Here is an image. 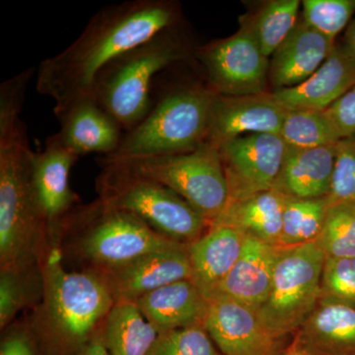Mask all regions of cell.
I'll return each instance as SVG.
<instances>
[{
  "label": "cell",
  "instance_id": "cell-1",
  "mask_svg": "<svg viewBox=\"0 0 355 355\" xmlns=\"http://www.w3.org/2000/svg\"><path fill=\"white\" fill-rule=\"evenodd\" d=\"M179 20V8L169 0H128L104 6L73 43L40 64L37 90L53 100V112L60 116L76 102L94 98L100 74L114 60Z\"/></svg>",
  "mask_w": 355,
  "mask_h": 355
},
{
  "label": "cell",
  "instance_id": "cell-2",
  "mask_svg": "<svg viewBox=\"0 0 355 355\" xmlns=\"http://www.w3.org/2000/svg\"><path fill=\"white\" fill-rule=\"evenodd\" d=\"M27 128L18 114H0V263L26 268L46 229L31 184Z\"/></svg>",
  "mask_w": 355,
  "mask_h": 355
},
{
  "label": "cell",
  "instance_id": "cell-3",
  "mask_svg": "<svg viewBox=\"0 0 355 355\" xmlns=\"http://www.w3.org/2000/svg\"><path fill=\"white\" fill-rule=\"evenodd\" d=\"M214 93L200 84L170 89L153 100L148 114L125 132L108 161L190 153L207 141Z\"/></svg>",
  "mask_w": 355,
  "mask_h": 355
},
{
  "label": "cell",
  "instance_id": "cell-4",
  "mask_svg": "<svg viewBox=\"0 0 355 355\" xmlns=\"http://www.w3.org/2000/svg\"><path fill=\"white\" fill-rule=\"evenodd\" d=\"M176 28H168L128 51L110 64L96 83L95 99L125 132L148 114L157 77L190 55Z\"/></svg>",
  "mask_w": 355,
  "mask_h": 355
},
{
  "label": "cell",
  "instance_id": "cell-5",
  "mask_svg": "<svg viewBox=\"0 0 355 355\" xmlns=\"http://www.w3.org/2000/svg\"><path fill=\"white\" fill-rule=\"evenodd\" d=\"M42 323L51 336L67 345L87 342L116 303L101 275L67 272L53 253L42 270Z\"/></svg>",
  "mask_w": 355,
  "mask_h": 355
},
{
  "label": "cell",
  "instance_id": "cell-6",
  "mask_svg": "<svg viewBox=\"0 0 355 355\" xmlns=\"http://www.w3.org/2000/svg\"><path fill=\"white\" fill-rule=\"evenodd\" d=\"M99 191L103 202L132 214L159 234L190 244L205 232L210 222L171 189L102 164Z\"/></svg>",
  "mask_w": 355,
  "mask_h": 355
},
{
  "label": "cell",
  "instance_id": "cell-7",
  "mask_svg": "<svg viewBox=\"0 0 355 355\" xmlns=\"http://www.w3.org/2000/svg\"><path fill=\"white\" fill-rule=\"evenodd\" d=\"M108 164L171 189L211 223L230 202L227 179L216 147L203 144L190 153L108 161Z\"/></svg>",
  "mask_w": 355,
  "mask_h": 355
},
{
  "label": "cell",
  "instance_id": "cell-8",
  "mask_svg": "<svg viewBox=\"0 0 355 355\" xmlns=\"http://www.w3.org/2000/svg\"><path fill=\"white\" fill-rule=\"evenodd\" d=\"M324 259L315 241L280 248L270 293L257 310L273 335L286 338L296 333L312 314L321 298Z\"/></svg>",
  "mask_w": 355,
  "mask_h": 355
},
{
  "label": "cell",
  "instance_id": "cell-9",
  "mask_svg": "<svg viewBox=\"0 0 355 355\" xmlns=\"http://www.w3.org/2000/svg\"><path fill=\"white\" fill-rule=\"evenodd\" d=\"M67 221L80 226L81 252L103 270L181 243L159 234L137 217L110 207L102 200L74 210Z\"/></svg>",
  "mask_w": 355,
  "mask_h": 355
},
{
  "label": "cell",
  "instance_id": "cell-10",
  "mask_svg": "<svg viewBox=\"0 0 355 355\" xmlns=\"http://www.w3.org/2000/svg\"><path fill=\"white\" fill-rule=\"evenodd\" d=\"M207 86L223 96H244L268 92L270 58L261 51L249 28L240 29L228 38L217 40L196 51Z\"/></svg>",
  "mask_w": 355,
  "mask_h": 355
},
{
  "label": "cell",
  "instance_id": "cell-11",
  "mask_svg": "<svg viewBox=\"0 0 355 355\" xmlns=\"http://www.w3.org/2000/svg\"><path fill=\"white\" fill-rule=\"evenodd\" d=\"M231 200L272 190L282 169L286 144L279 135H248L217 147Z\"/></svg>",
  "mask_w": 355,
  "mask_h": 355
},
{
  "label": "cell",
  "instance_id": "cell-12",
  "mask_svg": "<svg viewBox=\"0 0 355 355\" xmlns=\"http://www.w3.org/2000/svg\"><path fill=\"white\" fill-rule=\"evenodd\" d=\"M202 326L223 355H286L284 338L273 335L256 311L224 297L210 299Z\"/></svg>",
  "mask_w": 355,
  "mask_h": 355
},
{
  "label": "cell",
  "instance_id": "cell-13",
  "mask_svg": "<svg viewBox=\"0 0 355 355\" xmlns=\"http://www.w3.org/2000/svg\"><path fill=\"white\" fill-rule=\"evenodd\" d=\"M286 112L272 92L244 96L214 93L205 144L217 148L224 142L244 135H279Z\"/></svg>",
  "mask_w": 355,
  "mask_h": 355
},
{
  "label": "cell",
  "instance_id": "cell-14",
  "mask_svg": "<svg viewBox=\"0 0 355 355\" xmlns=\"http://www.w3.org/2000/svg\"><path fill=\"white\" fill-rule=\"evenodd\" d=\"M103 272L116 302H135L160 287L193 279L189 244L178 243Z\"/></svg>",
  "mask_w": 355,
  "mask_h": 355
},
{
  "label": "cell",
  "instance_id": "cell-15",
  "mask_svg": "<svg viewBox=\"0 0 355 355\" xmlns=\"http://www.w3.org/2000/svg\"><path fill=\"white\" fill-rule=\"evenodd\" d=\"M78 156L60 146L51 135L43 150L33 153L31 184L35 200L49 231L67 223L76 202L69 184Z\"/></svg>",
  "mask_w": 355,
  "mask_h": 355
},
{
  "label": "cell",
  "instance_id": "cell-16",
  "mask_svg": "<svg viewBox=\"0 0 355 355\" xmlns=\"http://www.w3.org/2000/svg\"><path fill=\"white\" fill-rule=\"evenodd\" d=\"M355 84V57L345 44L336 43L324 64L295 87L272 94L287 111H326Z\"/></svg>",
  "mask_w": 355,
  "mask_h": 355
},
{
  "label": "cell",
  "instance_id": "cell-17",
  "mask_svg": "<svg viewBox=\"0 0 355 355\" xmlns=\"http://www.w3.org/2000/svg\"><path fill=\"white\" fill-rule=\"evenodd\" d=\"M58 119L60 128L53 137L78 157L88 153L111 155L119 148L125 135L120 123L95 98L76 102Z\"/></svg>",
  "mask_w": 355,
  "mask_h": 355
},
{
  "label": "cell",
  "instance_id": "cell-18",
  "mask_svg": "<svg viewBox=\"0 0 355 355\" xmlns=\"http://www.w3.org/2000/svg\"><path fill=\"white\" fill-rule=\"evenodd\" d=\"M336 44L301 18L270 58L273 91L295 87L307 80L331 55Z\"/></svg>",
  "mask_w": 355,
  "mask_h": 355
},
{
  "label": "cell",
  "instance_id": "cell-19",
  "mask_svg": "<svg viewBox=\"0 0 355 355\" xmlns=\"http://www.w3.org/2000/svg\"><path fill=\"white\" fill-rule=\"evenodd\" d=\"M279 251V247L246 235L239 259L212 298L231 299L257 312L270 293Z\"/></svg>",
  "mask_w": 355,
  "mask_h": 355
},
{
  "label": "cell",
  "instance_id": "cell-20",
  "mask_svg": "<svg viewBox=\"0 0 355 355\" xmlns=\"http://www.w3.org/2000/svg\"><path fill=\"white\" fill-rule=\"evenodd\" d=\"M246 235L228 224L211 222L200 238L189 244L193 280L210 300L241 254Z\"/></svg>",
  "mask_w": 355,
  "mask_h": 355
},
{
  "label": "cell",
  "instance_id": "cell-21",
  "mask_svg": "<svg viewBox=\"0 0 355 355\" xmlns=\"http://www.w3.org/2000/svg\"><path fill=\"white\" fill-rule=\"evenodd\" d=\"M291 347L313 355H355V307L320 299Z\"/></svg>",
  "mask_w": 355,
  "mask_h": 355
},
{
  "label": "cell",
  "instance_id": "cell-22",
  "mask_svg": "<svg viewBox=\"0 0 355 355\" xmlns=\"http://www.w3.org/2000/svg\"><path fill=\"white\" fill-rule=\"evenodd\" d=\"M159 334L202 324L209 301L191 279L173 282L135 301Z\"/></svg>",
  "mask_w": 355,
  "mask_h": 355
},
{
  "label": "cell",
  "instance_id": "cell-23",
  "mask_svg": "<svg viewBox=\"0 0 355 355\" xmlns=\"http://www.w3.org/2000/svg\"><path fill=\"white\" fill-rule=\"evenodd\" d=\"M336 146L315 148L286 146L284 163L273 189L286 197H328L335 165Z\"/></svg>",
  "mask_w": 355,
  "mask_h": 355
},
{
  "label": "cell",
  "instance_id": "cell-24",
  "mask_svg": "<svg viewBox=\"0 0 355 355\" xmlns=\"http://www.w3.org/2000/svg\"><path fill=\"white\" fill-rule=\"evenodd\" d=\"M286 196L272 189L242 200H231L216 220L228 224L245 235L279 246Z\"/></svg>",
  "mask_w": 355,
  "mask_h": 355
},
{
  "label": "cell",
  "instance_id": "cell-25",
  "mask_svg": "<svg viewBox=\"0 0 355 355\" xmlns=\"http://www.w3.org/2000/svg\"><path fill=\"white\" fill-rule=\"evenodd\" d=\"M159 333L135 303L116 301L103 324L109 355H148Z\"/></svg>",
  "mask_w": 355,
  "mask_h": 355
},
{
  "label": "cell",
  "instance_id": "cell-26",
  "mask_svg": "<svg viewBox=\"0 0 355 355\" xmlns=\"http://www.w3.org/2000/svg\"><path fill=\"white\" fill-rule=\"evenodd\" d=\"M301 3L299 0H272L240 20L253 33L266 57H272L297 24Z\"/></svg>",
  "mask_w": 355,
  "mask_h": 355
},
{
  "label": "cell",
  "instance_id": "cell-27",
  "mask_svg": "<svg viewBox=\"0 0 355 355\" xmlns=\"http://www.w3.org/2000/svg\"><path fill=\"white\" fill-rule=\"evenodd\" d=\"M330 205L328 197H286L279 247L299 246L316 241L323 229Z\"/></svg>",
  "mask_w": 355,
  "mask_h": 355
},
{
  "label": "cell",
  "instance_id": "cell-28",
  "mask_svg": "<svg viewBox=\"0 0 355 355\" xmlns=\"http://www.w3.org/2000/svg\"><path fill=\"white\" fill-rule=\"evenodd\" d=\"M280 137L286 146L315 148L338 144L342 137L326 111H287Z\"/></svg>",
  "mask_w": 355,
  "mask_h": 355
},
{
  "label": "cell",
  "instance_id": "cell-29",
  "mask_svg": "<svg viewBox=\"0 0 355 355\" xmlns=\"http://www.w3.org/2000/svg\"><path fill=\"white\" fill-rule=\"evenodd\" d=\"M315 242L326 258H355V203H331Z\"/></svg>",
  "mask_w": 355,
  "mask_h": 355
},
{
  "label": "cell",
  "instance_id": "cell-30",
  "mask_svg": "<svg viewBox=\"0 0 355 355\" xmlns=\"http://www.w3.org/2000/svg\"><path fill=\"white\" fill-rule=\"evenodd\" d=\"M302 18L331 40L349 27L355 13V0H304Z\"/></svg>",
  "mask_w": 355,
  "mask_h": 355
},
{
  "label": "cell",
  "instance_id": "cell-31",
  "mask_svg": "<svg viewBox=\"0 0 355 355\" xmlns=\"http://www.w3.org/2000/svg\"><path fill=\"white\" fill-rule=\"evenodd\" d=\"M148 355H221L202 324L159 334Z\"/></svg>",
  "mask_w": 355,
  "mask_h": 355
},
{
  "label": "cell",
  "instance_id": "cell-32",
  "mask_svg": "<svg viewBox=\"0 0 355 355\" xmlns=\"http://www.w3.org/2000/svg\"><path fill=\"white\" fill-rule=\"evenodd\" d=\"M355 307V258H326L321 298Z\"/></svg>",
  "mask_w": 355,
  "mask_h": 355
},
{
  "label": "cell",
  "instance_id": "cell-33",
  "mask_svg": "<svg viewBox=\"0 0 355 355\" xmlns=\"http://www.w3.org/2000/svg\"><path fill=\"white\" fill-rule=\"evenodd\" d=\"M328 198L330 203H355V135L345 137L336 144Z\"/></svg>",
  "mask_w": 355,
  "mask_h": 355
},
{
  "label": "cell",
  "instance_id": "cell-34",
  "mask_svg": "<svg viewBox=\"0 0 355 355\" xmlns=\"http://www.w3.org/2000/svg\"><path fill=\"white\" fill-rule=\"evenodd\" d=\"M26 268H1L0 273V326L10 323L31 297Z\"/></svg>",
  "mask_w": 355,
  "mask_h": 355
},
{
  "label": "cell",
  "instance_id": "cell-35",
  "mask_svg": "<svg viewBox=\"0 0 355 355\" xmlns=\"http://www.w3.org/2000/svg\"><path fill=\"white\" fill-rule=\"evenodd\" d=\"M326 113L342 139L355 135V84Z\"/></svg>",
  "mask_w": 355,
  "mask_h": 355
},
{
  "label": "cell",
  "instance_id": "cell-36",
  "mask_svg": "<svg viewBox=\"0 0 355 355\" xmlns=\"http://www.w3.org/2000/svg\"><path fill=\"white\" fill-rule=\"evenodd\" d=\"M0 355H37V352L28 333L17 329L2 340Z\"/></svg>",
  "mask_w": 355,
  "mask_h": 355
},
{
  "label": "cell",
  "instance_id": "cell-37",
  "mask_svg": "<svg viewBox=\"0 0 355 355\" xmlns=\"http://www.w3.org/2000/svg\"><path fill=\"white\" fill-rule=\"evenodd\" d=\"M81 355H109L101 336L93 338L85 345Z\"/></svg>",
  "mask_w": 355,
  "mask_h": 355
},
{
  "label": "cell",
  "instance_id": "cell-38",
  "mask_svg": "<svg viewBox=\"0 0 355 355\" xmlns=\"http://www.w3.org/2000/svg\"><path fill=\"white\" fill-rule=\"evenodd\" d=\"M343 42L355 57V18L345 30V38Z\"/></svg>",
  "mask_w": 355,
  "mask_h": 355
},
{
  "label": "cell",
  "instance_id": "cell-39",
  "mask_svg": "<svg viewBox=\"0 0 355 355\" xmlns=\"http://www.w3.org/2000/svg\"><path fill=\"white\" fill-rule=\"evenodd\" d=\"M286 355H313V354H308V352H303V350L292 349V347H291V349L287 350Z\"/></svg>",
  "mask_w": 355,
  "mask_h": 355
}]
</instances>
